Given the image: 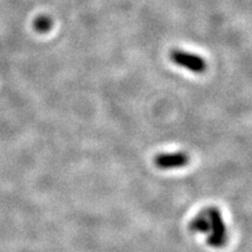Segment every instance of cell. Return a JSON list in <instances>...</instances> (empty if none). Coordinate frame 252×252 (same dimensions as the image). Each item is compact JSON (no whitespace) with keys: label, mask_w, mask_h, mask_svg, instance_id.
<instances>
[{"label":"cell","mask_w":252,"mask_h":252,"mask_svg":"<svg viewBox=\"0 0 252 252\" xmlns=\"http://www.w3.org/2000/svg\"><path fill=\"white\" fill-rule=\"evenodd\" d=\"M208 217L210 222V232L208 236V244L213 248L224 247L228 239V232L224 220L222 219V214L217 208L207 209Z\"/></svg>","instance_id":"cell-1"},{"label":"cell","mask_w":252,"mask_h":252,"mask_svg":"<svg viewBox=\"0 0 252 252\" xmlns=\"http://www.w3.org/2000/svg\"><path fill=\"white\" fill-rule=\"evenodd\" d=\"M171 60L175 64L193 72H197V74H201L207 69V63L201 56L184 52V50H173L171 53Z\"/></svg>","instance_id":"cell-2"},{"label":"cell","mask_w":252,"mask_h":252,"mask_svg":"<svg viewBox=\"0 0 252 252\" xmlns=\"http://www.w3.org/2000/svg\"><path fill=\"white\" fill-rule=\"evenodd\" d=\"M154 163L157 167L161 169H172L184 167L189 163L188 154L178 152V153H162L158 154L154 158Z\"/></svg>","instance_id":"cell-3"},{"label":"cell","mask_w":252,"mask_h":252,"mask_svg":"<svg viewBox=\"0 0 252 252\" xmlns=\"http://www.w3.org/2000/svg\"><path fill=\"white\" fill-rule=\"evenodd\" d=\"M33 26L34 30L39 32V33H46V32H48L50 30V27H52V20L47 17H39L35 19Z\"/></svg>","instance_id":"cell-5"},{"label":"cell","mask_w":252,"mask_h":252,"mask_svg":"<svg viewBox=\"0 0 252 252\" xmlns=\"http://www.w3.org/2000/svg\"><path fill=\"white\" fill-rule=\"evenodd\" d=\"M189 229L193 232H203V234H209L210 232V222L208 217L207 210H203L195 216L193 220L189 224Z\"/></svg>","instance_id":"cell-4"}]
</instances>
